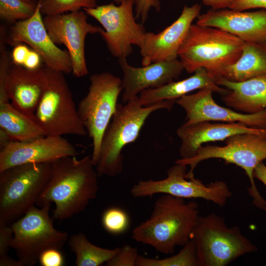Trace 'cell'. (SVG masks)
I'll use <instances>...</instances> for the list:
<instances>
[{"label": "cell", "instance_id": "obj_1", "mask_svg": "<svg viewBox=\"0 0 266 266\" xmlns=\"http://www.w3.org/2000/svg\"><path fill=\"white\" fill-rule=\"evenodd\" d=\"M52 165L51 177L36 204L54 203L52 218L62 221L83 211L97 198L99 175L91 156L64 157Z\"/></svg>", "mask_w": 266, "mask_h": 266}, {"label": "cell", "instance_id": "obj_2", "mask_svg": "<svg viewBox=\"0 0 266 266\" xmlns=\"http://www.w3.org/2000/svg\"><path fill=\"white\" fill-rule=\"evenodd\" d=\"M199 213L196 201L164 194L156 200L149 218L134 228L132 237L160 253L172 254L191 239Z\"/></svg>", "mask_w": 266, "mask_h": 266}, {"label": "cell", "instance_id": "obj_3", "mask_svg": "<svg viewBox=\"0 0 266 266\" xmlns=\"http://www.w3.org/2000/svg\"><path fill=\"white\" fill-rule=\"evenodd\" d=\"M175 100H165L143 106L137 96L125 104L118 103L101 141L96 170L99 176L114 177L123 168V148L134 142L149 116L156 110L172 109Z\"/></svg>", "mask_w": 266, "mask_h": 266}, {"label": "cell", "instance_id": "obj_4", "mask_svg": "<svg viewBox=\"0 0 266 266\" xmlns=\"http://www.w3.org/2000/svg\"><path fill=\"white\" fill-rule=\"evenodd\" d=\"M244 42L221 29L192 24L178 57L188 73L204 68L215 80L240 57Z\"/></svg>", "mask_w": 266, "mask_h": 266}, {"label": "cell", "instance_id": "obj_5", "mask_svg": "<svg viewBox=\"0 0 266 266\" xmlns=\"http://www.w3.org/2000/svg\"><path fill=\"white\" fill-rule=\"evenodd\" d=\"M191 239L195 243L200 266H225L257 251L238 227H228L224 218L215 213L199 216Z\"/></svg>", "mask_w": 266, "mask_h": 266}, {"label": "cell", "instance_id": "obj_6", "mask_svg": "<svg viewBox=\"0 0 266 266\" xmlns=\"http://www.w3.org/2000/svg\"><path fill=\"white\" fill-rule=\"evenodd\" d=\"M52 173V162L25 164L0 172V223H13L34 206Z\"/></svg>", "mask_w": 266, "mask_h": 266}, {"label": "cell", "instance_id": "obj_7", "mask_svg": "<svg viewBox=\"0 0 266 266\" xmlns=\"http://www.w3.org/2000/svg\"><path fill=\"white\" fill-rule=\"evenodd\" d=\"M44 70V87L35 122L46 135H86L64 73L46 66Z\"/></svg>", "mask_w": 266, "mask_h": 266}, {"label": "cell", "instance_id": "obj_8", "mask_svg": "<svg viewBox=\"0 0 266 266\" xmlns=\"http://www.w3.org/2000/svg\"><path fill=\"white\" fill-rule=\"evenodd\" d=\"M225 144L223 146L202 145L193 157L180 159L175 163L190 166V170L186 173L188 179L195 178L194 171L200 163L209 159H221L226 163L239 166L249 178L250 187L247 190L253 199V204L266 211V200L258 191L253 175L256 166L266 159V138L253 133H239L226 138Z\"/></svg>", "mask_w": 266, "mask_h": 266}, {"label": "cell", "instance_id": "obj_9", "mask_svg": "<svg viewBox=\"0 0 266 266\" xmlns=\"http://www.w3.org/2000/svg\"><path fill=\"white\" fill-rule=\"evenodd\" d=\"M90 86L78 107V113L93 142L92 161L97 165L103 135L114 115L118 97L123 90L122 80L108 72L90 77Z\"/></svg>", "mask_w": 266, "mask_h": 266}, {"label": "cell", "instance_id": "obj_10", "mask_svg": "<svg viewBox=\"0 0 266 266\" xmlns=\"http://www.w3.org/2000/svg\"><path fill=\"white\" fill-rule=\"evenodd\" d=\"M51 203L32 207L11 226L13 238L11 248L22 266L36 264L45 250L61 249L68 239V234L55 228L49 215Z\"/></svg>", "mask_w": 266, "mask_h": 266}, {"label": "cell", "instance_id": "obj_11", "mask_svg": "<svg viewBox=\"0 0 266 266\" xmlns=\"http://www.w3.org/2000/svg\"><path fill=\"white\" fill-rule=\"evenodd\" d=\"M134 3V0H129L119 5L111 2L84 9L102 25L99 34L111 55L118 59L130 56L133 46L139 47L146 33L143 25L135 20Z\"/></svg>", "mask_w": 266, "mask_h": 266}, {"label": "cell", "instance_id": "obj_12", "mask_svg": "<svg viewBox=\"0 0 266 266\" xmlns=\"http://www.w3.org/2000/svg\"><path fill=\"white\" fill-rule=\"evenodd\" d=\"M187 166L175 163L167 171V176L160 180H140L131 189L134 198L152 197L156 194H168L183 199H202L220 207L224 206L232 195L227 184L216 180L204 184L195 178L186 177Z\"/></svg>", "mask_w": 266, "mask_h": 266}, {"label": "cell", "instance_id": "obj_13", "mask_svg": "<svg viewBox=\"0 0 266 266\" xmlns=\"http://www.w3.org/2000/svg\"><path fill=\"white\" fill-rule=\"evenodd\" d=\"M39 2L34 14L29 18L18 21L8 31L1 26L0 35L6 44L14 46L24 43L41 57L45 66L69 74L72 72L71 60L67 50H62L49 36L42 17Z\"/></svg>", "mask_w": 266, "mask_h": 266}, {"label": "cell", "instance_id": "obj_14", "mask_svg": "<svg viewBox=\"0 0 266 266\" xmlns=\"http://www.w3.org/2000/svg\"><path fill=\"white\" fill-rule=\"evenodd\" d=\"M86 14L79 10L43 18L45 27L53 42L66 47L71 60L72 72L76 77L88 73L85 55L87 35L99 34L102 29L88 23Z\"/></svg>", "mask_w": 266, "mask_h": 266}, {"label": "cell", "instance_id": "obj_15", "mask_svg": "<svg viewBox=\"0 0 266 266\" xmlns=\"http://www.w3.org/2000/svg\"><path fill=\"white\" fill-rule=\"evenodd\" d=\"M201 5H184L180 16L158 33L146 32L139 46L141 64L178 59L179 49L193 21L200 14Z\"/></svg>", "mask_w": 266, "mask_h": 266}, {"label": "cell", "instance_id": "obj_16", "mask_svg": "<svg viewBox=\"0 0 266 266\" xmlns=\"http://www.w3.org/2000/svg\"><path fill=\"white\" fill-rule=\"evenodd\" d=\"M78 154L75 146L62 136L46 135L27 141L12 140L0 149V172L20 165L51 163Z\"/></svg>", "mask_w": 266, "mask_h": 266}, {"label": "cell", "instance_id": "obj_17", "mask_svg": "<svg viewBox=\"0 0 266 266\" xmlns=\"http://www.w3.org/2000/svg\"><path fill=\"white\" fill-rule=\"evenodd\" d=\"M213 93L211 89L204 88L176 100L186 112V122H241L251 127L266 128V109L254 114L240 113L217 104L213 99Z\"/></svg>", "mask_w": 266, "mask_h": 266}, {"label": "cell", "instance_id": "obj_18", "mask_svg": "<svg viewBox=\"0 0 266 266\" xmlns=\"http://www.w3.org/2000/svg\"><path fill=\"white\" fill-rule=\"evenodd\" d=\"M196 24L221 29L244 42L266 43V9H210L198 17Z\"/></svg>", "mask_w": 266, "mask_h": 266}, {"label": "cell", "instance_id": "obj_19", "mask_svg": "<svg viewBox=\"0 0 266 266\" xmlns=\"http://www.w3.org/2000/svg\"><path fill=\"white\" fill-rule=\"evenodd\" d=\"M118 59L123 75L122 100L124 103L144 90L159 88L174 81L184 70L178 59L153 63L142 67L132 66L126 58Z\"/></svg>", "mask_w": 266, "mask_h": 266}, {"label": "cell", "instance_id": "obj_20", "mask_svg": "<svg viewBox=\"0 0 266 266\" xmlns=\"http://www.w3.org/2000/svg\"><path fill=\"white\" fill-rule=\"evenodd\" d=\"M249 133L266 138V128L251 127L241 122L212 123L202 121L185 122L176 130L181 141L179 155L181 159L193 157L203 143L225 141L228 137L239 133Z\"/></svg>", "mask_w": 266, "mask_h": 266}, {"label": "cell", "instance_id": "obj_21", "mask_svg": "<svg viewBox=\"0 0 266 266\" xmlns=\"http://www.w3.org/2000/svg\"><path fill=\"white\" fill-rule=\"evenodd\" d=\"M44 84V67L32 70L11 61L6 81L9 100L15 108L34 121Z\"/></svg>", "mask_w": 266, "mask_h": 266}, {"label": "cell", "instance_id": "obj_22", "mask_svg": "<svg viewBox=\"0 0 266 266\" xmlns=\"http://www.w3.org/2000/svg\"><path fill=\"white\" fill-rule=\"evenodd\" d=\"M216 83L229 90L222 99L232 109L246 114L266 109V74L241 82L231 81L221 77Z\"/></svg>", "mask_w": 266, "mask_h": 266}, {"label": "cell", "instance_id": "obj_23", "mask_svg": "<svg viewBox=\"0 0 266 266\" xmlns=\"http://www.w3.org/2000/svg\"><path fill=\"white\" fill-rule=\"evenodd\" d=\"M193 75L186 79L173 81L157 88H149L142 91L138 97L142 105L148 106L168 100H176L190 93L204 88L223 95L229 90L220 86L204 68L196 70Z\"/></svg>", "mask_w": 266, "mask_h": 266}, {"label": "cell", "instance_id": "obj_24", "mask_svg": "<svg viewBox=\"0 0 266 266\" xmlns=\"http://www.w3.org/2000/svg\"><path fill=\"white\" fill-rule=\"evenodd\" d=\"M266 74V43L244 42L241 55L220 77L241 82Z\"/></svg>", "mask_w": 266, "mask_h": 266}, {"label": "cell", "instance_id": "obj_25", "mask_svg": "<svg viewBox=\"0 0 266 266\" xmlns=\"http://www.w3.org/2000/svg\"><path fill=\"white\" fill-rule=\"evenodd\" d=\"M8 94L0 93V129L13 140L27 141L46 136L37 123L9 101Z\"/></svg>", "mask_w": 266, "mask_h": 266}, {"label": "cell", "instance_id": "obj_26", "mask_svg": "<svg viewBox=\"0 0 266 266\" xmlns=\"http://www.w3.org/2000/svg\"><path fill=\"white\" fill-rule=\"evenodd\" d=\"M67 244L75 255L77 266H99L106 264L119 251L120 247L114 249L97 246L87 239L83 233L72 235L68 238Z\"/></svg>", "mask_w": 266, "mask_h": 266}, {"label": "cell", "instance_id": "obj_27", "mask_svg": "<svg viewBox=\"0 0 266 266\" xmlns=\"http://www.w3.org/2000/svg\"><path fill=\"white\" fill-rule=\"evenodd\" d=\"M136 266H200L195 243L190 239L176 254L162 259L139 255Z\"/></svg>", "mask_w": 266, "mask_h": 266}, {"label": "cell", "instance_id": "obj_28", "mask_svg": "<svg viewBox=\"0 0 266 266\" xmlns=\"http://www.w3.org/2000/svg\"><path fill=\"white\" fill-rule=\"evenodd\" d=\"M37 5L23 0H0V18L13 24L30 18L35 11Z\"/></svg>", "mask_w": 266, "mask_h": 266}, {"label": "cell", "instance_id": "obj_29", "mask_svg": "<svg viewBox=\"0 0 266 266\" xmlns=\"http://www.w3.org/2000/svg\"><path fill=\"white\" fill-rule=\"evenodd\" d=\"M41 13L52 16L80 10L81 8H93L97 6L96 0H40Z\"/></svg>", "mask_w": 266, "mask_h": 266}, {"label": "cell", "instance_id": "obj_30", "mask_svg": "<svg viewBox=\"0 0 266 266\" xmlns=\"http://www.w3.org/2000/svg\"><path fill=\"white\" fill-rule=\"evenodd\" d=\"M101 223L104 230L113 234H119L126 231L130 224L129 217L123 209L110 207L103 212Z\"/></svg>", "mask_w": 266, "mask_h": 266}, {"label": "cell", "instance_id": "obj_31", "mask_svg": "<svg viewBox=\"0 0 266 266\" xmlns=\"http://www.w3.org/2000/svg\"><path fill=\"white\" fill-rule=\"evenodd\" d=\"M13 238V232L10 225L0 223V266H22L19 260L8 255Z\"/></svg>", "mask_w": 266, "mask_h": 266}, {"label": "cell", "instance_id": "obj_32", "mask_svg": "<svg viewBox=\"0 0 266 266\" xmlns=\"http://www.w3.org/2000/svg\"><path fill=\"white\" fill-rule=\"evenodd\" d=\"M138 250L129 244L120 247L118 253L105 264L106 266H136Z\"/></svg>", "mask_w": 266, "mask_h": 266}, {"label": "cell", "instance_id": "obj_33", "mask_svg": "<svg viewBox=\"0 0 266 266\" xmlns=\"http://www.w3.org/2000/svg\"><path fill=\"white\" fill-rule=\"evenodd\" d=\"M135 17L141 20L142 23L147 20L150 10L154 8L156 11L161 9L159 0H135Z\"/></svg>", "mask_w": 266, "mask_h": 266}, {"label": "cell", "instance_id": "obj_34", "mask_svg": "<svg viewBox=\"0 0 266 266\" xmlns=\"http://www.w3.org/2000/svg\"><path fill=\"white\" fill-rule=\"evenodd\" d=\"M38 262L41 266H63L64 258L60 249L51 248L44 251L40 256Z\"/></svg>", "mask_w": 266, "mask_h": 266}, {"label": "cell", "instance_id": "obj_35", "mask_svg": "<svg viewBox=\"0 0 266 266\" xmlns=\"http://www.w3.org/2000/svg\"><path fill=\"white\" fill-rule=\"evenodd\" d=\"M229 8L237 11L254 8L266 9V0H237Z\"/></svg>", "mask_w": 266, "mask_h": 266}, {"label": "cell", "instance_id": "obj_36", "mask_svg": "<svg viewBox=\"0 0 266 266\" xmlns=\"http://www.w3.org/2000/svg\"><path fill=\"white\" fill-rule=\"evenodd\" d=\"M31 49L24 43L14 46L10 54L11 62L15 64L23 66Z\"/></svg>", "mask_w": 266, "mask_h": 266}, {"label": "cell", "instance_id": "obj_37", "mask_svg": "<svg viewBox=\"0 0 266 266\" xmlns=\"http://www.w3.org/2000/svg\"><path fill=\"white\" fill-rule=\"evenodd\" d=\"M43 63L40 56L35 51L31 49L23 66L26 68L34 70L42 67Z\"/></svg>", "mask_w": 266, "mask_h": 266}, {"label": "cell", "instance_id": "obj_38", "mask_svg": "<svg viewBox=\"0 0 266 266\" xmlns=\"http://www.w3.org/2000/svg\"><path fill=\"white\" fill-rule=\"evenodd\" d=\"M206 6L212 9L229 8L237 0H200Z\"/></svg>", "mask_w": 266, "mask_h": 266}, {"label": "cell", "instance_id": "obj_39", "mask_svg": "<svg viewBox=\"0 0 266 266\" xmlns=\"http://www.w3.org/2000/svg\"><path fill=\"white\" fill-rule=\"evenodd\" d=\"M253 175L266 186V165L263 162L256 166Z\"/></svg>", "mask_w": 266, "mask_h": 266}, {"label": "cell", "instance_id": "obj_40", "mask_svg": "<svg viewBox=\"0 0 266 266\" xmlns=\"http://www.w3.org/2000/svg\"><path fill=\"white\" fill-rule=\"evenodd\" d=\"M13 140L6 132L0 129V147L2 148Z\"/></svg>", "mask_w": 266, "mask_h": 266}, {"label": "cell", "instance_id": "obj_41", "mask_svg": "<svg viewBox=\"0 0 266 266\" xmlns=\"http://www.w3.org/2000/svg\"><path fill=\"white\" fill-rule=\"evenodd\" d=\"M24 0V1L25 2H29V3H33V4H37L38 3L35 2L33 0Z\"/></svg>", "mask_w": 266, "mask_h": 266}, {"label": "cell", "instance_id": "obj_42", "mask_svg": "<svg viewBox=\"0 0 266 266\" xmlns=\"http://www.w3.org/2000/svg\"><path fill=\"white\" fill-rule=\"evenodd\" d=\"M114 0L118 3H121V2H123L125 1L129 0Z\"/></svg>", "mask_w": 266, "mask_h": 266}, {"label": "cell", "instance_id": "obj_43", "mask_svg": "<svg viewBox=\"0 0 266 266\" xmlns=\"http://www.w3.org/2000/svg\"><path fill=\"white\" fill-rule=\"evenodd\" d=\"M35 2L38 3L40 0H33Z\"/></svg>", "mask_w": 266, "mask_h": 266}]
</instances>
